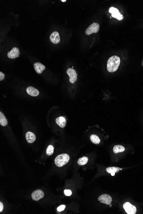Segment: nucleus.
<instances>
[{"mask_svg": "<svg viewBox=\"0 0 143 214\" xmlns=\"http://www.w3.org/2000/svg\"><path fill=\"white\" fill-rule=\"evenodd\" d=\"M120 63V57L117 56H113L109 58L107 63L108 72L110 73L115 72L118 69Z\"/></svg>", "mask_w": 143, "mask_h": 214, "instance_id": "1", "label": "nucleus"}, {"mask_svg": "<svg viewBox=\"0 0 143 214\" xmlns=\"http://www.w3.org/2000/svg\"><path fill=\"white\" fill-rule=\"evenodd\" d=\"M70 157L67 154H61L57 156L55 160L56 166L58 167L63 166L69 161Z\"/></svg>", "mask_w": 143, "mask_h": 214, "instance_id": "2", "label": "nucleus"}, {"mask_svg": "<svg viewBox=\"0 0 143 214\" xmlns=\"http://www.w3.org/2000/svg\"><path fill=\"white\" fill-rule=\"evenodd\" d=\"M99 30V25L98 23L94 22L86 29L85 31V33L86 35L89 36L93 33H97L98 32Z\"/></svg>", "mask_w": 143, "mask_h": 214, "instance_id": "3", "label": "nucleus"}, {"mask_svg": "<svg viewBox=\"0 0 143 214\" xmlns=\"http://www.w3.org/2000/svg\"><path fill=\"white\" fill-rule=\"evenodd\" d=\"M123 207L126 213L128 214H134L137 212L135 206L132 205L130 203L126 202L123 204Z\"/></svg>", "mask_w": 143, "mask_h": 214, "instance_id": "4", "label": "nucleus"}, {"mask_svg": "<svg viewBox=\"0 0 143 214\" xmlns=\"http://www.w3.org/2000/svg\"><path fill=\"white\" fill-rule=\"evenodd\" d=\"M67 74L69 78V82L71 83H74L77 79V74L74 69L69 68L67 70Z\"/></svg>", "mask_w": 143, "mask_h": 214, "instance_id": "5", "label": "nucleus"}, {"mask_svg": "<svg viewBox=\"0 0 143 214\" xmlns=\"http://www.w3.org/2000/svg\"><path fill=\"white\" fill-rule=\"evenodd\" d=\"M109 12L111 13V16L112 17L116 18L118 20H122L123 19V15L121 14L118 9L114 7H110L109 9Z\"/></svg>", "mask_w": 143, "mask_h": 214, "instance_id": "6", "label": "nucleus"}, {"mask_svg": "<svg viewBox=\"0 0 143 214\" xmlns=\"http://www.w3.org/2000/svg\"><path fill=\"white\" fill-rule=\"evenodd\" d=\"M98 200L101 203L108 205H110L112 201L111 197L107 194L101 195L98 197Z\"/></svg>", "mask_w": 143, "mask_h": 214, "instance_id": "7", "label": "nucleus"}, {"mask_svg": "<svg viewBox=\"0 0 143 214\" xmlns=\"http://www.w3.org/2000/svg\"><path fill=\"white\" fill-rule=\"evenodd\" d=\"M44 196V193L40 189L35 190L33 192L31 197L33 200L35 201H38L43 198Z\"/></svg>", "mask_w": 143, "mask_h": 214, "instance_id": "8", "label": "nucleus"}, {"mask_svg": "<svg viewBox=\"0 0 143 214\" xmlns=\"http://www.w3.org/2000/svg\"><path fill=\"white\" fill-rule=\"evenodd\" d=\"M20 55V51L19 49L16 47H14L11 51L8 53L7 56L10 59H14L18 57Z\"/></svg>", "mask_w": 143, "mask_h": 214, "instance_id": "9", "label": "nucleus"}, {"mask_svg": "<svg viewBox=\"0 0 143 214\" xmlns=\"http://www.w3.org/2000/svg\"><path fill=\"white\" fill-rule=\"evenodd\" d=\"M50 39L51 42L54 44H57L59 43L61 40L59 33L57 32L54 31L51 34L50 36Z\"/></svg>", "mask_w": 143, "mask_h": 214, "instance_id": "10", "label": "nucleus"}, {"mask_svg": "<svg viewBox=\"0 0 143 214\" xmlns=\"http://www.w3.org/2000/svg\"><path fill=\"white\" fill-rule=\"evenodd\" d=\"M27 94L33 97L37 96L39 95V91L32 86H29L26 89Z\"/></svg>", "mask_w": 143, "mask_h": 214, "instance_id": "11", "label": "nucleus"}, {"mask_svg": "<svg viewBox=\"0 0 143 214\" xmlns=\"http://www.w3.org/2000/svg\"><path fill=\"white\" fill-rule=\"evenodd\" d=\"M34 68L37 73L40 74L45 69V67L40 62H36L34 64Z\"/></svg>", "mask_w": 143, "mask_h": 214, "instance_id": "12", "label": "nucleus"}, {"mask_svg": "<svg viewBox=\"0 0 143 214\" xmlns=\"http://www.w3.org/2000/svg\"><path fill=\"white\" fill-rule=\"evenodd\" d=\"M26 139L29 143H32L36 139V136L34 133L31 132H28L26 133Z\"/></svg>", "mask_w": 143, "mask_h": 214, "instance_id": "13", "label": "nucleus"}, {"mask_svg": "<svg viewBox=\"0 0 143 214\" xmlns=\"http://www.w3.org/2000/svg\"><path fill=\"white\" fill-rule=\"evenodd\" d=\"M56 123L61 128H64L66 125V119L63 117H59L56 119Z\"/></svg>", "mask_w": 143, "mask_h": 214, "instance_id": "14", "label": "nucleus"}, {"mask_svg": "<svg viewBox=\"0 0 143 214\" xmlns=\"http://www.w3.org/2000/svg\"><path fill=\"white\" fill-rule=\"evenodd\" d=\"M122 169L118 167H110L107 168L106 169V171L107 173L109 174H110L111 176H114L115 174L116 173L118 172L120 170Z\"/></svg>", "mask_w": 143, "mask_h": 214, "instance_id": "15", "label": "nucleus"}, {"mask_svg": "<svg viewBox=\"0 0 143 214\" xmlns=\"http://www.w3.org/2000/svg\"><path fill=\"white\" fill-rule=\"evenodd\" d=\"M8 122L6 117L2 112H0V125L3 127L6 126L7 125Z\"/></svg>", "mask_w": 143, "mask_h": 214, "instance_id": "16", "label": "nucleus"}, {"mask_svg": "<svg viewBox=\"0 0 143 214\" xmlns=\"http://www.w3.org/2000/svg\"><path fill=\"white\" fill-rule=\"evenodd\" d=\"M125 150V148L123 146L120 145H116L113 148V152L115 154H117V153L123 152Z\"/></svg>", "mask_w": 143, "mask_h": 214, "instance_id": "17", "label": "nucleus"}, {"mask_svg": "<svg viewBox=\"0 0 143 214\" xmlns=\"http://www.w3.org/2000/svg\"><path fill=\"white\" fill-rule=\"evenodd\" d=\"M90 141L94 144H98L100 142V139L96 135H91L90 137Z\"/></svg>", "mask_w": 143, "mask_h": 214, "instance_id": "18", "label": "nucleus"}, {"mask_svg": "<svg viewBox=\"0 0 143 214\" xmlns=\"http://www.w3.org/2000/svg\"><path fill=\"white\" fill-rule=\"evenodd\" d=\"M88 158L86 156H83L79 159L78 161V165L79 166H84L86 165L88 162Z\"/></svg>", "mask_w": 143, "mask_h": 214, "instance_id": "19", "label": "nucleus"}, {"mask_svg": "<svg viewBox=\"0 0 143 214\" xmlns=\"http://www.w3.org/2000/svg\"><path fill=\"white\" fill-rule=\"evenodd\" d=\"M54 151V147L52 145H49L46 149V153L47 155H51Z\"/></svg>", "mask_w": 143, "mask_h": 214, "instance_id": "20", "label": "nucleus"}, {"mask_svg": "<svg viewBox=\"0 0 143 214\" xmlns=\"http://www.w3.org/2000/svg\"><path fill=\"white\" fill-rule=\"evenodd\" d=\"M64 195L67 196H70L72 194V191L70 190H65L64 191Z\"/></svg>", "mask_w": 143, "mask_h": 214, "instance_id": "21", "label": "nucleus"}, {"mask_svg": "<svg viewBox=\"0 0 143 214\" xmlns=\"http://www.w3.org/2000/svg\"><path fill=\"white\" fill-rule=\"evenodd\" d=\"M65 207H66V206H65V205H61V206H59V207H58V208H57V211H58V212H61V211H63V210H64Z\"/></svg>", "mask_w": 143, "mask_h": 214, "instance_id": "22", "label": "nucleus"}, {"mask_svg": "<svg viewBox=\"0 0 143 214\" xmlns=\"http://www.w3.org/2000/svg\"><path fill=\"white\" fill-rule=\"evenodd\" d=\"M4 78H5V75L3 73L1 72H0V81L3 80Z\"/></svg>", "mask_w": 143, "mask_h": 214, "instance_id": "23", "label": "nucleus"}, {"mask_svg": "<svg viewBox=\"0 0 143 214\" xmlns=\"http://www.w3.org/2000/svg\"><path fill=\"white\" fill-rule=\"evenodd\" d=\"M3 203L1 202H0V212H1H1H2L3 210Z\"/></svg>", "mask_w": 143, "mask_h": 214, "instance_id": "24", "label": "nucleus"}, {"mask_svg": "<svg viewBox=\"0 0 143 214\" xmlns=\"http://www.w3.org/2000/svg\"><path fill=\"white\" fill-rule=\"evenodd\" d=\"M61 1L63 2H65L66 1V0H61Z\"/></svg>", "mask_w": 143, "mask_h": 214, "instance_id": "25", "label": "nucleus"}]
</instances>
